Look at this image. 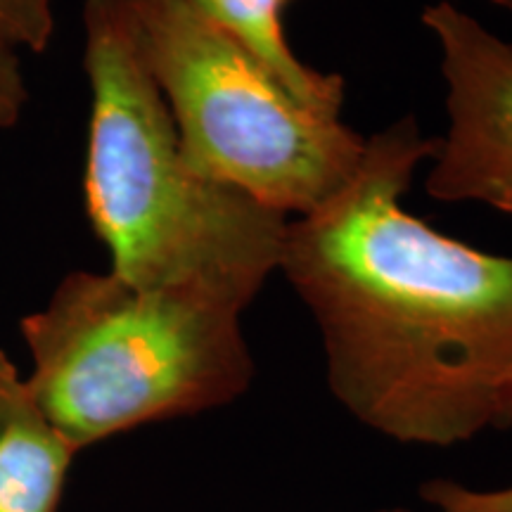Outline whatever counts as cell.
Listing matches in <instances>:
<instances>
[{"mask_svg": "<svg viewBox=\"0 0 512 512\" xmlns=\"http://www.w3.org/2000/svg\"><path fill=\"white\" fill-rule=\"evenodd\" d=\"M437 147L413 117L366 138L349 181L287 221L278 264L316 320L332 396L415 446L494 430L512 373V256L437 233L401 202Z\"/></svg>", "mask_w": 512, "mask_h": 512, "instance_id": "cell-1", "label": "cell"}, {"mask_svg": "<svg viewBox=\"0 0 512 512\" xmlns=\"http://www.w3.org/2000/svg\"><path fill=\"white\" fill-rule=\"evenodd\" d=\"M83 31L91 83L83 192L112 273L136 287H197L245 311L278 271L290 216L188 162L124 0H86Z\"/></svg>", "mask_w": 512, "mask_h": 512, "instance_id": "cell-2", "label": "cell"}, {"mask_svg": "<svg viewBox=\"0 0 512 512\" xmlns=\"http://www.w3.org/2000/svg\"><path fill=\"white\" fill-rule=\"evenodd\" d=\"M242 309L197 287L74 271L19 328L38 406L83 448L238 401L256 366Z\"/></svg>", "mask_w": 512, "mask_h": 512, "instance_id": "cell-3", "label": "cell"}, {"mask_svg": "<svg viewBox=\"0 0 512 512\" xmlns=\"http://www.w3.org/2000/svg\"><path fill=\"white\" fill-rule=\"evenodd\" d=\"M133 41L174 119L183 155L285 216L342 188L366 138L313 112L256 57L185 0H124Z\"/></svg>", "mask_w": 512, "mask_h": 512, "instance_id": "cell-4", "label": "cell"}, {"mask_svg": "<svg viewBox=\"0 0 512 512\" xmlns=\"http://www.w3.org/2000/svg\"><path fill=\"white\" fill-rule=\"evenodd\" d=\"M420 19L439 43L448 112L425 188L439 202L512 214V43L451 0Z\"/></svg>", "mask_w": 512, "mask_h": 512, "instance_id": "cell-5", "label": "cell"}, {"mask_svg": "<svg viewBox=\"0 0 512 512\" xmlns=\"http://www.w3.org/2000/svg\"><path fill=\"white\" fill-rule=\"evenodd\" d=\"M76 453L0 349V512H57Z\"/></svg>", "mask_w": 512, "mask_h": 512, "instance_id": "cell-6", "label": "cell"}, {"mask_svg": "<svg viewBox=\"0 0 512 512\" xmlns=\"http://www.w3.org/2000/svg\"><path fill=\"white\" fill-rule=\"evenodd\" d=\"M197 15L221 29L283 83L294 100L313 112L339 117L344 105V79L323 74L299 60L285 38L280 0H185Z\"/></svg>", "mask_w": 512, "mask_h": 512, "instance_id": "cell-7", "label": "cell"}, {"mask_svg": "<svg viewBox=\"0 0 512 512\" xmlns=\"http://www.w3.org/2000/svg\"><path fill=\"white\" fill-rule=\"evenodd\" d=\"M53 34V0H0V46L41 53Z\"/></svg>", "mask_w": 512, "mask_h": 512, "instance_id": "cell-8", "label": "cell"}, {"mask_svg": "<svg viewBox=\"0 0 512 512\" xmlns=\"http://www.w3.org/2000/svg\"><path fill=\"white\" fill-rule=\"evenodd\" d=\"M420 498L437 512H512V484L501 489H470L448 479H434L422 486Z\"/></svg>", "mask_w": 512, "mask_h": 512, "instance_id": "cell-9", "label": "cell"}, {"mask_svg": "<svg viewBox=\"0 0 512 512\" xmlns=\"http://www.w3.org/2000/svg\"><path fill=\"white\" fill-rule=\"evenodd\" d=\"M29 100L22 60L12 48L0 46V128H12L22 117Z\"/></svg>", "mask_w": 512, "mask_h": 512, "instance_id": "cell-10", "label": "cell"}, {"mask_svg": "<svg viewBox=\"0 0 512 512\" xmlns=\"http://www.w3.org/2000/svg\"><path fill=\"white\" fill-rule=\"evenodd\" d=\"M510 425H512V373L508 375V380L503 382L501 392H498L494 430H505V427Z\"/></svg>", "mask_w": 512, "mask_h": 512, "instance_id": "cell-11", "label": "cell"}, {"mask_svg": "<svg viewBox=\"0 0 512 512\" xmlns=\"http://www.w3.org/2000/svg\"><path fill=\"white\" fill-rule=\"evenodd\" d=\"M491 3L498 5V8H503V10L512 12V0H491Z\"/></svg>", "mask_w": 512, "mask_h": 512, "instance_id": "cell-12", "label": "cell"}, {"mask_svg": "<svg viewBox=\"0 0 512 512\" xmlns=\"http://www.w3.org/2000/svg\"><path fill=\"white\" fill-rule=\"evenodd\" d=\"M375 512H411V510H403V508H392V510H375Z\"/></svg>", "mask_w": 512, "mask_h": 512, "instance_id": "cell-13", "label": "cell"}, {"mask_svg": "<svg viewBox=\"0 0 512 512\" xmlns=\"http://www.w3.org/2000/svg\"><path fill=\"white\" fill-rule=\"evenodd\" d=\"M280 3H283V8H287V5H292L294 0H280Z\"/></svg>", "mask_w": 512, "mask_h": 512, "instance_id": "cell-14", "label": "cell"}]
</instances>
